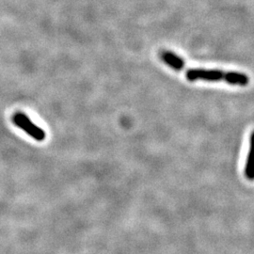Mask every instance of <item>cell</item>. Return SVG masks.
I'll return each mask as SVG.
<instances>
[{"mask_svg": "<svg viewBox=\"0 0 254 254\" xmlns=\"http://www.w3.org/2000/svg\"><path fill=\"white\" fill-rule=\"evenodd\" d=\"M186 76L189 81H225L231 85L239 86H247L250 82L249 76L245 73L224 72L215 69H190L186 73Z\"/></svg>", "mask_w": 254, "mask_h": 254, "instance_id": "cell-1", "label": "cell"}, {"mask_svg": "<svg viewBox=\"0 0 254 254\" xmlns=\"http://www.w3.org/2000/svg\"><path fill=\"white\" fill-rule=\"evenodd\" d=\"M12 122L16 127L23 129L29 136L36 139L37 141H44L46 139V132L42 128L34 125L25 113H15L12 117Z\"/></svg>", "mask_w": 254, "mask_h": 254, "instance_id": "cell-2", "label": "cell"}, {"mask_svg": "<svg viewBox=\"0 0 254 254\" xmlns=\"http://www.w3.org/2000/svg\"><path fill=\"white\" fill-rule=\"evenodd\" d=\"M160 58L164 64L169 65L176 71H181L185 67V62L183 59L171 51H162L160 53Z\"/></svg>", "mask_w": 254, "mask_h": 254, "instance_id": "cell-3", "label": "cell"}, {"mask_svg": "<svg viewBox=\"0 0 254 254\" xmlns=\"http://www.w3.org/2000/svg\"><path fill=\"white\" fill-rule=\"evenodd\" d=\"M253 151H254V133L251 136V149L247 157V162L245 166V175L246 177L250 180L254 179V171H253Z\"/></svg>", "mask_w": 254, "mask_h": 254, "instance_id": "cell-4", "label": "cell"}]
</instances>
